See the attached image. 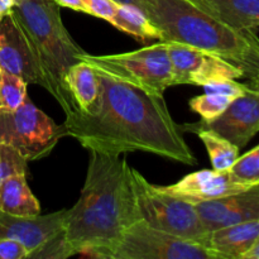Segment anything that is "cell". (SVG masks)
Returning a JSON list of instances; mask_svg holds the SVG:
<instances>
[{
	"mask_svg": "<svg viewBox=\"0 0 259 259\" xmlns=\"http://www.w3.org/2000/svg\"><path fill=\"white\" fill-rule=\"evenodd\" d=\"M14 174H28V161L12 147L0 144V187Z\"/></svg>",
	"mask_w": 259,
	"mask_h": 259,
	"instance_id": "cell-24",
	"label": "cell"
},
{
	"mask_svg": "<svg viewBox=\"0 0 259 259\" xmlns=\"http://www.w3.org/2000/svg\"><path fill=\"white\" fill-rule=\"evenodd\" d=\"M167 45L172 63V86L204 88L207 83L245 78L240 68L219 56L180 43L167 42Z\"/></svg>",
	"mask_w": 259,
	"mask_h": 259,
	"instance_id": "cell-9",
	"label": "cell"
},
{
	"mask_svg": "<svg viewBox=\"0 0 259 259\" xmlns=\"http://www.w3.org/2000/svg\"><path fill=\"white\" fill-rule=\"evenodd\" d=\"M86 8V14L100 18L113 24L116 12V4L113 0H82Z\"/></svg>",
	"mask_w": 259,
	"mask_h": 259,
	"instance_id": "cell-25",
	"label": "cell"
},
{
	"mask_svg": "<svg viewBox=\"0 0 259 259\" xmlns=\"http://www.w3.org/2000/svg\"><path fill=\"white\" fill-rule=\"evenodd\" d=\"M12 14L37 52L50 85L48 93L66 115L71 114L76 108L65 88V76L86 52L63 24L60 7L53 0H17Z\"/></svg>",
	"mask_w": 259,
	"mask_h": 259,
	"instance_id": "cell-4",
	"label": "cell"
},
{
	"mask_svg": "<svg viewBox=\"0 0 259 259\" xmlns=\"http://www.w3.org/2000/svg\"><path fill=\"white\" fill-rule=\"evenodd\" d=\"M95 70L100 80L98 101L88 113L73 110L66 115L62 123L65 137H72L83 148L106 156L146 152L189 166L196 164L163 95Z\"/></svg>",
	"mask_w": 259,
	"mask_h": 259,
	"instance_id": "cell-1",
	"label": "cell"
},
{
	"mask_svg": "<svg viewBox=\"0 0 259 259\" xmlns=\"http://www.w3.org/2000/svg\"><path fill=\"white\" fill-rule=\"evenodd\" d=\"M111 259H219L214 250L138 220L126 228Z\"/></svg>",
	"mask_w": 259,
	"mask_h": 259,
	"instance_id": "cell-8",
	"label": "cell"
},
{
	"mask_svg": "<svg viewBox=\"0 0 259 259\" xmlns=\"http://www.w3.org/2000/svg\"><path fill=\"white\" fill-rule=\"evenodd\" d=\"M190 2H191L192 4H195L197 8H200V9L204 10V12L206 13V9H205V3H204V0H190Z\"/></svg>",
	"mask_w": 259,
	"mask_h": 259,
	"instance_id": "cell-31",
	"label": "cell"
},
{
	"mask_svg": "<svg viewBox=\"0 0 259 259\" xmlns=\"http://www.w3.org/2000/svg\"><path fill=\"white\" fill-rule=\"evenodd\" d=\"M65 88L75 104L76 110L88 113L99 99L100 80L95 68L85 60H81L66 73Z\"/></svg>",
	"mask_w": 259,
	"mask_h": 259,
	"instance_id": "cell-16",
	"label": "cell"
},
{
	"mask_svg": "<svg viewBox=\"0 0 259 259\" xmlns=\"http://www.w3.org/2000/svg\"><path fill=\"white\" fill-rule=\"evenodd\" d=\"M17 0H0V19L12 14Z\"/></svg>",
	"mask_w": 259,
	"mask_h": 259,
	"instance_id": "cell-28",
	"label": "cell"
},
{
	"mask_svg": "<svg viewBox=\"0 0 259 259\" xmlns=\"http://www.w3.org/2000/svg\"><path fill=\"white\" fill-rule=\"evenodd\" d=\"M111 25L126 34H131L141 42L151 39L162 40V34L158 28L139 8L134 5L118 4Z\"/></svg>",
	"mask_w": 259,
	"mask_h": 259,
	"instance_id": "cell-19",
	"label": "cell"
},
{
	"mask_svg": "<svg viewBox=\"0 0 259 259\" xmlns=\"http://www.w3.org/2000/svg\"><path fill=\"white\" fill-rule=\"evenodd\" d=\"M66 212L67 209L47 215L22 218L0 210V239H14L23 243L30 255L62 229Z\"/></svg>",
	"mask_w": 259,
	"mask_h": 259,
	"instance_id": "cell-14",
	"label": "cell"
},
{
	"mask_svg": "<svg viewBox=\"0 0 259 259\" xmlns=\"http://www.w3.org/2000/svg\"><path fill=\"white\" fill-rule=\"evenodd\" d=\"M229 172L239 184L249 187L259 185V146L238 157Z\"/></svg>",
	"mask_w": 259,
	"mask_h": 259,
	"instance_id": "cell-23",
	"label": "cell"
},
{
	"mask_svg": "<svg viewBox=\"0 0 259 259\" xmlns=\"http://www.w3.org/2000/svg\"><path fill=\"white\" fill-rule=\"evenodd\" d=\"M0 210L14 217L32 218L40 214V204L27 182V174H14L0 187Z\"/></svg>",
	"mask_w": 259,
	"mask_h": 259,
	"instance_id": "cell-17",
	"label": "cell"
},
{
	"mask_svg": "<svg viewBox=\"0 0 259 259\" xmlns=\"http://www.w3.org/2000/svg\"><path fill=\"white\" fill-rule=\"evenodd\" d=\"M141 219L126 159L90 151L80 197L63 222L72 255L111 259L124 230Z\"/></svg>",
	"mask_w": 259,
	"mask_h": 259,
	"instance_id": "cell-2",
	"label": "cell"
},
{
	"mask_svg": "<svg viewBox=\"0 0 259 259\" xmlns=\"http://www.w3.org/2000/svg\"><path fill=\"white\" fill-rule=\"evenodd\" d=\"M144 14L163 42L180 43L224 58L259 89V38L254 29H238L207 14L190 0H146Z\"/></svg>",
	"mask_w": 259,
	"mask_h": 259,
	"instance_id": "cell-3",
	"label": "cell"
},
{
	"mask_svg": "<svg viewBox=\"0 0 259 259\" xmlns=\"http://www.w3.org/2000/svg\"><path fill=\"white\" fill-rule=\"evenodd\" d=\"M182 132L207 128L227 138L239 149L244 148L259 132V89L248 85L242 96L235 99L227 110L211 121L182 124Z\"/></svg>",
	"mask_w": 259,
	"mask_h": 259,
	"instance_id": "cell-11",
	"label": "cell"
},
{
	"mask_svg": "<svg viewBox=\"0 0 259 259\" xmlns=\"http://www.w3.org/2000/svg\"><path fill=\"white\" fill-rule=\"evenodd\" d=\"M259 235V219L219 228L207 233L204 245L219 259H243Z\"/></svg>",
	"mask_w": 259,
	"mask_h": 259,
	"instance_id": "cell-15",
	"label": "cell"
},
{
	"mask_svg": "<svg viewBox=\"0 0 259 259\" xmlns=\"http://www.w3.org/2000/svg\"><path fill=\"white\" fill-rule=\"evenodd\" d=\"M207 14L238 29L259 27V0H204Z\"/></svg>",
	"mask_w": 259,
	"mask_h": 259,
	"instance_id": "cell-18",
	"label": "cell"
},
{
	"mask_svg": "<svg viewBox=\"0 0 259 259\" xmlns=\"http://www.w3.org/2000/svg\"><path fill=\"white\" fill-rule=\"evenodd\" d=\"M0 67L22 77L28 85L50 90L37 52L13 14L0 19Z\"/></svg>",
	"mask_w": 259,
	"mask_h": 259,
	"instance_id": "cell-10",
	"label": "cell"
},
{
	"mask_svg": "<svg viewBox=\"0 0 259 259\" xmlns=\"http://www.w3.org/2000/svg\"><path fill=\"white\" fill-rule=\"evenodd\" d=\"M53 2L60 8H68L75 12L86 13V8L82 0H53Z\"/></svg>",
	"mask_w": 259,
	"mask_h": 259,
	"instance_id": "cell-27",
	"label": "cell"
},
{
	"mask_svg": "<svg viewBox=\"0 0 259 259\" xmlns=\"http://www.w3.org/2000/svg\"><path fill=\"white\" fill-rule=\"evenodd\" d=\"M207 232L259 219V185L211 201L192 202Z\"/></svg>",
	"mask_w": 259,
	"mask_h": 259,
	"instance_id": "cell-12",
	"label": "cell"
},
{
	"mask_svg": "<svg viewBox=\"0 0 259 259\" xmlns=\"http://www.w3.org/2000/svg\"><path fill=\"white\" fill-rule=\"evenodd\" d=\"M82 60L93 67L156 95H163L167 88L172 86V63L168 45L163 40L118 55L85 53Z\"/></svg>",
	"mask_w": 259,
	"mask_h": 259,
	"instance_id": "cell-6",
	"label": "cell"
},
{
	"mask_svg": "<svg viewBox=\"0 0 259 259\" xmlns=\"http://www.w3.org/2000/svg\"><path fill=\"white\" fill-rule=\"evenodd\" d=\"M27 86L22 77L0 67V113L17 110L28 98Z\"/></svg>",
	"mask_w": 259,
	"mask_h": 259,
	"instance_id": "cell-21",
	"label": "cell"
},
{
	"mask_svg": "<svg viewBox=\"0 0 259 259\" xmlns=\"http://www.w3.org/2000/svg\"><path fill=\"white\" fill-rule=\"evenodd\" d=\"M164 192L181 197L190 202L211 201L238 194L249 189L247 185L239 184L228 171L201 169L182 177L176 184L159 186Z\"/></svg>",
	"mask_w": 259,
	"mask_h": 259,
	"instance_id": "cell-13",
	"label": "cell"
},
{
	"mask_svg": "<svg viewBox=\"0 0 259 259\" xmlns=\"http://www.w3.org/2000/svg\"><path fill=\"white\" fill-rule=\"evenodd\" d=\"M243 259H259V235L257 240L254 242V244H253V247L250 248L249 252L244 255Z\"/></svg>",
	"mask_w": 259,
	"mask_h": 259,
	"instance_id": "cell-30",
	"label": "cell"
},
{
	"mask_svg": "<svg viewBox=\"0 0 259 259\" xmlns=\"http://www.w3.org/2000/svg\"><path fill=\"white\" fill-rule=\"evenodd\" d=\"M192 133L197 134L204 143L210 161H211L212 169L228 171L232 168L239 157V148L235 144L211 129L199 128L195 129Z\"/></svg>",
	"mask_w": 259,
	"mask_h": 259,
	"instance_id": "cell-20",
	"label": "cell"
},
{
	"mask_svg": "<svg viewBox=\"0 0 259 259\" xmlns=\"http://www.w3.org/2000/svg\"><path fill=\"white\" fill-rule=\"evenodd\" d=\"M29 250L14 239H0V259H28Z\"/></svg>",
	"mask_w": 259,
	"mask_h": 259,
	"instance_id": "cell-26",
	"label": "cell"
},
{
	"mask_svg": "<svg viewBox=\"0 0 259 259\" xmlns=\"http://www.w3.org/2000/svg\"><path fill=\"white\" fill-rule=\"evenodd\" d=\"M116 4H131L134 7L139 8L144 13V7H146V0H113Z\"/></svg>",
	"mask_w": 259,
	"mask_h": 259,
	"instance_id": "cell-29",
	"label": "cell"
},
{
	"mask_svg": "<svg viewBox=\"0 0 259 259\" xmlns=\"http://www.w3.org/2000/svg\"><path fill=\"white\" fill-rule=\"evenodd\" d=\"M132 179L142 220L157 229L204 245L209 232L192 202L164 192L134 168Z\"/></svg>",
	"mask_w": 259,
	"mask_h": 259,
	"instance_id": "cell-5",
	"label": "cell"
},
{
	"mask_svg": "<svg viewBox=\"0 0 259 259\" xmlns=\"http://www.w3.org/2000/svg\"><path fill=\"white\" fill-rule=\"evenodd\" d=\"M234 100L224 94L205 91L202 95L192 98L189 104L191 110L201 116L202 121H211L222 115Z\"/></svg>",
	"mask_w": 259,
	"mask_h": 259,
	"instance_id": "cell-22",
	"label": "cell"
},
{
	"mask_svg": "<svg viewBox=\"0 0 259 259\" xmlns=\"http://www.w3.org/2000/svg\"><path fill=\"white\" fill-rule=\"evenodd\" d=\"M63 137L62 124H56L29 98L17 110L0 113V144L12 147L28 162L47 157Z\"/></svg>",
	"mask_w": 259,
	"mask_h": 259,
	"instance_id": "cell-7",
	"label": "cell"
}]
</instances>
